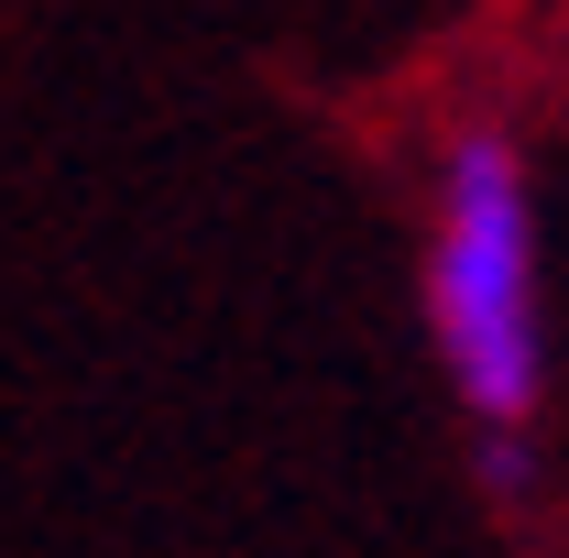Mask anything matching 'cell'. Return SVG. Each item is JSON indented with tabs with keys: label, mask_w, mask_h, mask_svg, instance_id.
Instances as JSON below:
<instances>
[{
	"label": "cell",
	"mask_w": 569,
	"mask_h": 558,
	"mask_svg": "<svg viewBox=\"0 0 569 558\" xmlns=\"http://www.w3.org/2000/svg\"><path fill=\"white\" fill-rule=\"evenodd\" d=\"M427 340L449 361V395L471 427L526 438L548 395V318H537V198L515 132L471 121L438 153L427 187Z\"/></svg>",
	"instance_id": "6da1fadb"
}]
</instances>
